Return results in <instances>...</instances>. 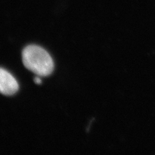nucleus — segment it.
I'll return each mask as SVG.
<instances>
[{
    "label": "nucleus",
    "instance_id": "obj_1",
    "mask_svg": "<svg viewBox=\"0 0 155 155\" xmlns=\"http://www.w3.org/2000/svg\"><path fill=\"white\" fill-rule=\"evenodd\" d=\"M23 65L27 69L40 76H47L54 70V62L48 52L42 47L31 45L22 51Z\"/></svg>",
    "mask_w": 155,
    "mask_h": 155
},
{
    "label": "nucleus",
    "instance_id": "obj_2",
    "mask_svg": "<svg viewBox=\"0 0 155 155\" xmlns=\"http://www.w3.org/2000/svg\"><path fill=\"white\" fill-rule=\"evenodd\" d=\"M19 85L16 80L10 72L0 68V93L11 96L16 93Z\"/></svg>",
    "mask_w": 155,
    "mask_h": 155
},
{
    "label": "nucleus",
    "instance_id": "obj_3",
    "mask_svg": "<svg viewBox=\"0 0 155 155\" xmlns=\"http://www.w3.org/2000/svg\"><path fill=\"white\" fill-rule=\"evenodd\" d=\"M35 82L36 84H41V80L40 78L36 77L35 78Z\"/></svg>",
    "mask_w": 155,
    "mask_h": 155
}]
</instances>
